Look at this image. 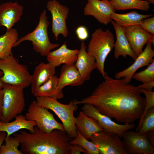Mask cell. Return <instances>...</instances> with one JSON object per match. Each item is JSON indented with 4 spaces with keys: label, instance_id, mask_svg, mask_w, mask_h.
I'll use <instances>...</instances> for the list:
<instances>
[{
    "label": "cell",
    "instance_id": "3957f363",
    "mask_svg": "<svg viewBox=\"0 0 154 154\" xmlns=\"http://www.w3.org/2000/svg\"><path fill=\"white\" fill-rule=\"evenodd\" d=\"M115 41L112 33L108 29L105 31L99 28L92 33L87 51L95 59L97 69L104 78L106 72L104 64L106 58L114 47Z\"/></svg>",
    "mask_w": 154,
    "mask_h": 154
},
{
    "label": "cell",
    "instance_id": "cb8c5ba5",
    "mask_svg": "<svg viewBox=\"0 0 154 154\" xmlns=\"http://www.w3.org/2000/svg\"><path fill=\"white\" fill-rule=\"evenodd\" d=\"M152 14L143 15L135 11L124 14L114 12L111 15V18L118 25L122 27L132 25L140 26L145 18L151 17Z\"/></svg>",
    "mask_w": 154,
    "mask_h": 154
},
{
    "label": "cell",
    "instance_id": "6da1fadb",
    "mask_svg": "<svg viewBox=\"0 0 154 154\" xmlns=\"http://www.w3.org/2000/svg\"><path fill=\"white\" fill-rule=\"evenodd\" d=\"M104 78L90 95L80 100H74L75 104L92 105L102 114L124 124L140 119L145 104L140 88L123 78L114 79L106 72Z\"/></svg>",
    "mask_w": 154,
    "mask_h": 154
},
{
    "label": "cell",
    "instance_id": "ba28073f",
    "mask_svg": "<svg viewBox=\"0 0 154 154\" xmlns=\"http://www.w3.org/2000/svg\"><path fill=\"white\" fill-rule=\"evenodd\" d=\"M25 116L27 119L35 121L36 126L44 133H48L56 129L65 131L63 124L58 122L47 109L39 105L36 101L31 102Z\"/></svg>",
    "mask_w": 154,
    "mask_h": 154
},
{
    "label": "cell",
    "instance_id": "7a4b0ae2",
    "mask_svg": "<svg viewBox=\"0 0 154 154\" xmlns=\"http://www.w3.org/2000/svg\"><path fill=\"white\" fill-rule=\"evenodd\" d=\"M33 133L21 130L13 133L19 141L21 151L25 154H70V141L72 139L64 131L54 129L44 133L35 126Z\"/></svg>",
    "mask_w": 154,
    "mask_h": 154
},
{
    "label": "cell",
    "instance_id": "5bb4252c",
    "mask_svg": "<svg viewBox=\"0 0 154 154\" xmlns=\"http://www.w3.org/2000/svg\"><path fill=\"white\" fill-rule=\"evenodd\" d=\"M115 11L109 0H87L84 8L86 16H93L100 23L107 25L111 22Z\"/></svg>",
    "mask_w": 154,
    "mask_h": 154
},
{
    "label": "cell",
    "instance_id": "2e32d148",
    "mask_svg": "<svg viewBox=\"0 0 154 154\" xmlns=\"http://www.w3.org/2000/svg\"><path fill=\"white\" fill-rule=\"evenodd\" d=\"M23 7L17 2L9 1L0 5V27L4 26L8 31L21 19Z\"/></svg>",
    "mask_w": 154,
    "mask_h": 154
},
{
    "label": "cell",
    "instance_id": "1f68e13d",
    "mask_svg": "<svg viewBox=\"0 0 154 154\" xmlns=\"http://www.w3.org/2000/svg\"><path fill=\"white\" fill-rule=\"evenodd\" d=\"M140 88L141 93H143L145 96V104L144 110L140 119L138 126L136 129V131H139L142 121L146 112L150 108L154 107V92L152 91H147L142 88Z\"/></svg>",
    "mask_w": 154,
    "mask_h": 154
},
{
    "label": "cell",
    "instance_id": "9a60e30c",
    "mask_svg": "<svg viewBox=\"0 0 154 154\" xmlns=\"http://www.w3.org/2000/svg\"><path fill=\"white\" fill-rule=\"evenodd\" d=\"M152 43L149 42L141 53L137 56L134 62L125 69L116 73L115 75L116 79L123 78L127 83L131 82L133 75L140 68L148 66L154 61V50L151 47Z\"/></svg>",
    "mask_w": 154,
    "mask_h": 154
},
{
    "label": "cell",
    "instance_id": "836d02e7",
    "mask_svg": "<svg viewBox=\"0 0 154 154\" xmlns=\"http://www.w3.org/2000/svg\"><path fill=\"white\" fill-rule=\"evenodd\" d=\"M76 33L78 38L80 40H84L88 37L87 29L84 26H80L78 27L76 29Z\"/></svg>",
    "mask_w": 154,
    "mask_h": 154
},
{
    "label": "cell",
    "instance_id": "ac0fdd59",
    "mask_svg": "<svg viewBox=\"0 0 154 154\" xmlns=\"http://www.w3.org/2000/svg\"><path fill=\"white\" fill-rule=\"evenodd\" d=\"M79 52L77 49L68 48L65 42L58 49L50 52L46 57L48 62L55 67L64 64H75Z\"/></svg>",
    "mask_w": 154,
    "mask_h": 154
},
{
    "label": "cell",
    "instance_id": "7bdbcfd3",
    "mask_svg": "<svg viewBox=\"0 0 154 154\" xmlns=\"http://www.w3.org/2000/svg\"></svg>",
    "mask_w": 154,
    "mask_h": 154
},
{
    "label": "cell",
    "instance_id": "f35d334b",
    "mask_svg": "<svg viewBox=\"0 0 154 154\" xmlns=\"http://www.w3.org/2000/svg\"><path fill=\"white\" fill-rule=\"evenodd\" d=\"M7 136V133L4 131H0V149Z\"/></svg>",
    "mask_w": 154,
    "mask_h": 154
},
{
    "label": "cell",
    "instance_id": "d4e9b609",
    "mask_svg": "<svg viewBox=\"0 0 154 154\" xmlns=\"http://www.w3.org/2000/svg\"><path fill=\"white\" fill-rule=\"evenodd\" d=\"M58 78L55 75L40 86L33 94L36 97H47L59 99L63 98L62 90L57 88Z\"/></svg>",
    "mask_w": 154,
    "mask_h": 154
},
{
    "label": "cell",
    "instance_id": "60d3db41",
    "mask_svg": "<svg viewBox=\"0 0 154 154\" xmlns=\"http://www.w3.org/2000/svg\"><path fill=\"white\" fill-rule=\"evenodd\" d=\"M148 2H149L150 4L152 5L154 4V0H147Z\"/></svg>",
    "mask_w": 154,
    "mask_h": 154
},
{
    "label": "cell",
    "instance_id": "8fae6325",
    "mask_svg": "<svg viewBox=\"0 0 154 154\" xmlns=\"http://www.w3.org/2000/svg\"><path fill=\"white\" fill-rule=\"evenodd\" d=\"M46 7L51 14L52 31L54 38L58 40L60 34L66 37L68 33L66 20L69 13V8L56 0L49 1Z\"/></svg>",
    "mask_w": 154,
    "mask_h": 154
},
{
    "label": "cell",
    "instance_id": "4dcf8cb0",
    "mask_svg": "<svg viewBox=\"0 0 154 154\" xmlns=\"http://www.w3.org/2000/svg\"><path fill=\"white\" fill-rule=\"evenodd\" d=\"M132 78L142 83L154 81V61L144 70L134 74Z\"/></svg>",
    "mask_w": 154,
    "mask_h": 154
},
{
    "label": "cell",
    "instance_id": "74e56055",
    "mask_svg": "<svg viewBox=\"0 0 154 154\" xmlns=\"http://www.w3.org/2000/svg\"><path fill=\"white\" fill-rule=\"evenodd\" d=\"M3 93L2 88L0 87V117L2 114Z\"/></svg>",
    "mask_w": 154,
    "mask_h": 154
},
{
    "label": "cell",
    "instance_id": "d6a6232c",
    "mask_svg": "<svg viewBox=\"0 0 154 154\" xmlns=\"http://www.w3.org/2000/svg\"><path fill=\"white\" fill-rule=\"evenodd\" d=\"M139 26L151 33L154 34V17L144 19Z\"/></svg>",
    "mask_w": 154,
    "mask_h": 154
},
{
    "label": "cell",
    "instance_id": "484cf974",
    "mask_svg": "<svg viewBox=\"0 0 154 154\" xmlns=\"http://www.w3.org/2000/svg\"><path fill=\"white\" fill-rule=\"evenodd\" d=\"M18 39L17 30L13 28L0 37V59H5L11 54L13 45Z\"/></svg>",
    "mask_w": 154,
    "mask_h": 154
},
{
    "label": "cell",
    "instance_id": "d6986e66",
    "mask_svg": "<svg viewBox=\"0 0 154 154\" xmlns=\"http://www.w3.org/2000/svg\"><path fill=\"white\" fill-rule=\"evenodd\" d=\"M111 23L115 29L116 37V40L114 46V57L117 59L120 56H122L126 59L128 55L135 60L137 56L130 46L123 27L118 25L114 21L112 20Z\"/></svg>",
    "mask_w": 154,
    "mask_h": 154
},
{
    "label": "cell",
    "instance_id": "e575fe53",
    "mask_svg": "<svg viewBox=\"0 0 154 154\" xmlns=\"http://www.w3.org/2000/svg\"><path fill=\"white\" fill-rule=\"evenodd\" d=\"M70 154H79L82 152L87 154L86 150L81 146L78 145H71L70 147Z\"/></svg>",
    "mask_w": 154,
    "mask_h": 154
},
{
    "label": "cell",
    "instance_id": "277c9868",
    "mask_svg": "<svg viewBox=\"0 0 154 154\" xmlns=\"http://www.w3.org/2000/svg\"><path fill=\"white\" fill-rule=\"evenodd\" d=\"M49 23L46 16V11L44 10L40 14L38 24L35 29L19 38L13 48L18 46L23 41H29L31 42L35 51L42 56H46L52 50L59 46L58 44L52 43L50 41L48 32Z\"/></svg>",
    "mask_w": 154,
    "mask_h": 154
},
{
    "label": "cell",
    "instance_id": "e0dca14e",
    "mask_svg": "<svg viewBox=\"0 0 154 154\" xmlns=\"http://www.w3.org/2000/svg\"><path fill=\"white\" fill-rule=\"evenodd\" d=\"M86 49L87 47L84 42L82 41L75 64L84 82L90 79L92 72L97 68L95 58L88 53Z\"/></svg>",
    "mask_w": 154,
    "mask_h": 154
},
{
    "label": "cell",
    "instance_id": "5b68a950",
    "mask_svg": "<svg viewBox=\"0 0 154 154\" xmlns=\"http://www.w3.org/2000/svg\"><path fill=\"white\" fill-rule=\"evenodd\" d=\"M36 101L41 106L52 111L62 122L65 131L71 138H75L77 135L74 112L77 110V105L74 100L68 104H64L57 99L47 97H36Z\"/></svg>",
    "mask_w": 154,
    "mask_h": 154
},
{
    "label": "cell",
    "instance_id": "4fadbf2b",
    "mask_svg": "<svg viewBox=\"0 0 154 154\" xmlns=\"http://www.w3.org/2000/svg\"><path fill=\"white\" fill-rule=\"evenodd\" d=\"M130 46L137 56L143 51L144 46L151 42L154 45V35L139 26L132 25L123 27Z\"/></svg>",
    "mask_w": 154,
    "mask_h": 154
},
{
    "label": "cell",
    "instance_id": "f546056e",
    "mask_svg": "<svg viewBox=\"0 0 154 154\" xmlns=\"http://www.w3.org/2000/svg\"><path fill=\"white\" fill-rule=\"evenodd\" d=\"M151 131H154V107L150 108L144 115L138 132L146 133Z\"/></svg>",
    "mask_w": 154,
    "mask_h": 154
},
{
    "label": "cell",
    "instance_id": "7c38bea8",
    "mask_svg": "<svg viewBox=\"0 0 154 154\" xmlns=\"http://www.w3.org/2000/svg\"><path fill=\"white\" fill-rule=\"evenodd\" d=\"M122 138L127 154H154V147L149 141L146 133L127 131Z\"/></svg>",
    "mask_w": 154,
    "mask_h": 154
},
{
    "label": "cell",
    "instance_id": "30bf717a",
    "mask_svg": "<svg viewBox=\"0 0 154 154\" xmlns=\"http://www.w3.org/2000/svg\"><path fill=\"white\" fill-rule=\"evenodd\" d=\"M82 111L88 116L94 119L98 125L105 131L116 134L122 138L123 133L134 128L135 124L133 123L120 124L112 120L110 117L102 114L93 106L88 104H84Z\"/></svg>",
    "mask_w": 154,
    "mask_h": 154
},
{
    "label": "cell",
    "instance_id": "8992f818",
    "mask_svg": "<svg viewBox=\"0 0 154 154\" xmlns=\"http://www.w3.org/2000/svg\"><path fill=\"white\" fill-rule=\"evenodd\" d=\"M3 84L2 114L0 120L6 123L21 114L24 110L25 106L23 91L25 88L20 85Z\"/></svg>",
    "mask_w": 154,
    "mask_h": 154
},
{
    "label": "cell",
    "instance_id": "44dd1931",
    "mask_svg": "<svg viewBox=\"0 0 154 154\" xmlns=\"http://www.w3.org/2000/svg\"><path fill=\"white\" fill-rule=\"evenodd\" d=\"M55 74V67L49 63H40L31 75V92L33 94L38 88Z\"/></svg>",
    "mask_w": 154,
    "mask_h": 154
},
{
    "label": "cell",
    "instance_id": "d590c367",
    "mask_svg": "<svg viewBox=\"0 0 154 154\" xmlns=\"http://www.w3.org/2000/svg\"><path fill=\"white\" fill-rule=\"evenodd\" d=\"M139 88H143L148 91H152L154 86V81L151 82L143 83L137 86Z\"/></svg>",
    "mask_w": 154,
    "mask_h": 154
},
{
    "label": "cell",
    "instance_id": "83f0119b",
    "mask_svg": "<svg viewBox=\"0 0 154 154\" xmlns=\"http://www.w3.org/2000/svg\"><path fill=\"white\" fill-rule=\"evenodd\" d=\"M77 131L76 137L70 141V144L81 146L86 150L87 154H100L98 148L93 143L89 141L78 130H77Z\"/></svg>",
    "mask_w": 154,
    "mask_h": 154
},
{
    "label": "cell",
    "instance_id": "52a82bcc",
    "mask_svg": "<svg viewBox=\"0 0 154 154\" xmlns=\"http://www.w3.org/2000/svg\"><path fill=\"white\" fill-rule=\"evenodd\" d=\"M0 70L3 73L0 80L3 84L20 85L25 88L30 85L31 75L27 67L19 64L12 53L6 58L0 59Z\"/></svg>",
    "mask_w": 154,
    "mask_h": 154
},
{
    "label": "cell",
    "instance_id": "ffe728a7",
    "mask_svg": "<svg viewBox=\"0 0 154 154\" xmlns=\"http://www.w3.org/2000/svg\"><path fill=\"white\" fill-rule=\"evenodd\" d=\"M75 64H64L58 78L57 88L62 90L67 86L72 87L81 86L84 82Z\"/></svg>",
    "mask_w": 154,
    "mask_h": 154
},
{
    "label": "cell",
    "instance_id": "f1b7e54d",
    "mask_svg": "<svg viewBox=\"0 0 154 154\" xmlns=\"http://www.w3.org/2000/svg\"><path fill=\"white\" fill-rule=\"evenodd\" d=\"M5 141V144L1 147L0 154H23L18 149L20 143L17 139L10 135L6 137Z\"/></svg>",
    "mask_w": 154,
    "mask_h": 154
},
{
    "label": "cell",
    "instance_id": "603a6c76",
    "mask_svg": "<svg viewBox=\"0 0 154 154\" xmlns=\"http://www.w3.org/2000/svg\"><path fill=\"white\" fill-rule=\"evenodd\" d=\"M74 122L76 129L88 140L94 133L104 130L94 119L88 116L83 111L75 117Z\"/></svg>",
    "mask_w": 154,
    "mask_h": 154
},
{
    "label": "cell",
    "instance_id": "7402d4cb",
    "mask_svg": "<svg viewBox=\"0 0 154 154\" xmlns=\"http://www.w3.org/2000/svg\"><path fill=\"white\" fill-rule=\"evenodd\" d=\"M15 118L14 121L6 123L0 120V131L6 132V137L22 129L28 130L31 133L34 132L35 127L37 125L35 121L27 119L25 116L21 114L17 115Z\"/></svg>",
    "mask_w": 154,
    "mask_h": 154
},
{
    "label": "cell",
    "instance_id": "8d00e7d4",
    "mask_svg": "<svg viewBox=\"0 0 154 154\" xmlns=\"http://www.w3.org/2000/svg\"><path fill=\"white\" fill-rule=\"evenodd\" d=\"M147 137L151 145L154 147V131H151L146 133Z\"/></svg>",
    "mask_w": 154,
    "mask_h": 154
},
{
    "label": "cell",
    "instance_id": "9c48e42d",
    "mask_svg": "<svg viewBox=\"0 0 154 154\" xmlns=\"http://www.w3.org/2000/svg\"><path fill=\"white\" fill-rule=\"evenodd\" d=\"M90 139L100 154H127L122 141L115 133L100 131L93 134Z\"/></svg>",
    "mask_w": 154,
    "mask_h": 154
},
{
    "label": "cell",
    "instance_id": "ab89813d",
    "mask_svg": "<svg viewBox=\"0 0 154 154\" xmlns=\"http://www.w3.org/2000/svg\"><path fill=\"white\" fill-rule=\"evenodd\" d=\"M2 71L0 70V78L3 75ZM4 84L0 80V87L3 88Z\"/></svg>",
    "mask_w": 154,
    "mask_h": 154
},
{
    "label": "cell",
    "instance_id": "4316f807",
    "mask_svg": "<svg viewBox=\"0 0 154 154\" xmlns=\"http://www.w3.org/2000/svg\"><path fill=\"white\" fill-rule=\"evenodd\" d=\"M114 10L136 9L148 11L150 3L147 0H109Z\"/></svg>",
    "mask_w": 154,
    "mask_h": 154
},
{
    "label": "cell",
    "instance_id": "b9f144b4",
    "mask_svg": "<svg viewBox=\"0 0 154 154\" xmlns=\"http://www.w3.org/2000/svg\"><path fill=\"white\" fill-rule=\"evenodd\" d=\"M35 1H38V0H35Z\"/></svg>",
    "mask_w": 154,
    "mask_h": 154
}]
</instances>
